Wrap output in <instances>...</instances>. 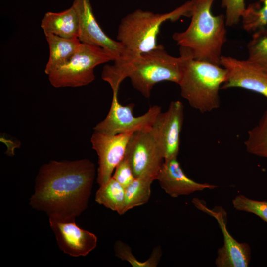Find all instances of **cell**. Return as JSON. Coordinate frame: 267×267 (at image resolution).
<instances>
[{
	"label": "cell",
	"mask_w": 267,
	"mask_h": 267,
	"mask_svg": "<svg viewBox=\"0 0 267 267\" xmlns=\"http://www.w3.org/2000/svg\"><path fill=\"white\" fill-rule=\"evenodd\" d=\"M95 173L94 164L86 159L45 164L36 177L30 204L49 217L75 219L88 207Z\"/></svg>",
	"instance_id": "1"
},
{
	"label": "cell",
	"mask_w": 267,
	"mask_h": 267,
	"mask_svg": "<svg viewBox=\"0 0 267 267\" xmlns=\"http://www.w3.org/2000/svg\"><path fill=\"white\" fill-rule=\"evenodd\" d=\"M185 57L169 54L164 46L140 54L128 62L114 61L104 66L101 78L110 86L113 91L119 90L120 84L129 78L132 86L144 97L149 98L155 84L170 81L178 85L183 71Z\"/></svg>",
	"instance_id": "2"
},
{
	"label": "cell",
	"mask_w": 267,
	"mask_h": 267,
	"mask_svg": "<svg viewBox=\"0 0 267 267\" xmlns=\"http://www.w3.org/2000/svg\"><path fill=\"white\" fill-rule=\"evenodd\" d=\"M191 0L190 23L184 31L174 33L172 38L194 59L220 65L222 48L227 40L225 15L212 13L215 0Z\"/></svg>",
	"instance_id": "3"
},
{
	"label": "cell",
	"mask_w": 267,
	"mask_h": 267,
	"mask_svg": "<svg viewBox=\"0 0 267 267\" xmlns=\"http://www.w3.org/2000/svg\"><path fill=\"white\" fill-rule=\"evenodd\" d=\"M191 0L171 11L155 13L137 9L124 17L119 25L117 40L123 45L125 56L119 62H129L140 54L157 48V36L163 23L175 22L182 17H190Z\"/></svg>",
	"instance_id": "4"
},
{
	"label": "cell",
	"mask_w": 267,
	"mask_h": 267,
	"mask_svg": "<svg viewBox=\"0 0 267 267\" xmlns=\"http://www.w3.org/2000/svg\"><path fill=\"white\" fill-rule=\"evenodd\" d=\"M185 59L178 85L181 96L191 107L204 113L220 106L219 90L227 79L222 66L196 60L186 49L180 48Z\"/></svg>",
	"instance_id": "5"
},
{
	"label": "cell",
	"mask_w": 267,
	"mask_h": 267,
	"mask_svg": "<svg viewBox=\"0 0 267 267\" xmlns=\"http://www.w3.org/2000/svg\"><path fill=\"white\" fill-rule=\"evenodd\" d=\"M114 60V57L101 47L81 43L71 59L49 73L48 79L55 88L86 86L95 79L97 66Z\"/></svg>",
	"instance_id": "6"
},
{
	"label": "cell",
	"mask_w": 267,
	"mask_h": 267,
	"mask_svg": "<svg viewBox=\"0 0 267 267\" xmlns=\"http://www.w3.org/2000/svg\"><path fill=\"white\" fill-rule=\"evenodd\" d=\"M118 91H113L112 102L106 117L93 128L94 131L110 134L149 131L158 115L162 111L158 105L150 106L143 115L135 117L133 113L134 105L121 104L118 100Z\"/></svg>",
	"instance_id": "7"
},
{
	"label": "cell",
	"mask_w": 267,
	"mask_h": 267,
	"mask_svg": "<svg viewBox=\"0 0 267 267\" xmlns=\"http://www.w3.org/2000/svg\"><path fill=\"white\" fill-rule=\"evenodd\" d=\"M124 158L130 165L135 178L147 176L155 180L164 161L162 152L150 131L133 133Z\"/></svg>",
	"instance_id": "8"
},
{
	"label": "cell",
	"mask_w": 267,
	"mask_h": 267,
	"mask_svg": "<svg viewBox=\"0 0 267 267\" xmlns=\"http://www.w3.org/2000/svg\"><path fill=\"white\" fill-rule=\"evenodd\" d=\"M183 119V103L179 100L173 101L165 112L158 115L150 130L164 160L177 158Z\"/></svg>",
	"instance_id": "9"
},
{
	"label": "cell",
	"mask_w": 267,
	"mask_h": 267,
	"mask_svg": "<svg viewBox=\"0 0 267 267\" xmlns=\"http://www.w3.org/2000/svg\"><path fill=\"white\" fill-rule=\"evenodd\" d=\"M133 133L110 134L94 130L90 142L98 156L96 181L99 186L112 178L116 167L124 157L127 144Z\"/></svg>",
	"instance_id": "10"
},
{
	"label": "cell",
	"mask_w": 267,
	"mask_h": 267,
	"mask_svg": "<svg viewBox=\"0 0 267 267\" xmlns=\"http://www.w3.org/2000/svg\"><path fill=\"white\" fill-rule=\"evenodd\" d=\"M72 5L78 14L80 42L101 47L114 57V61L123 60L125 52L123 45L103 32L95 19L90 0H74Z\"/></svg>",
	"instance_id": "11"
},
{
	"label": "cell",
	"mask_w": 267,
	"mask_h": 267,
	"mask_svg": "<svg viewBox=\"0 0 267 267\" xmlns=\"http://www.w3.org/2000/svg\"><path fill=\"white\" fill-rule=\"evenodd\" d=\"M220 65L227 71V79L222 89H244L267 98V70L248 59L240 60L231 56L221 57Z\"/></svg>",
	"instance_id": "12"
},
{
	"label": "cell",
	"mask_w": 267,
	"mask_h": 267,
	"mask_svg": "<svg viewBox=\"0 0 267 267\" xmlns=\"http://www.w3.org/2000/svg\"><path fill=\"white\" fill-rule=\"evenodd\" d=\"M49 219L57 244L64 253L74 257L86 256L96 247V235L80 228L75 219L50 216Z\"/></svg>",
	"instance_id": "13"
},
{
	"label": "cell",
	"mask_w": 267,
	"mask_h": 267,
	"mask_svg": "<svg viewBox=\"0 0 267 267\" xmlns=\"http://www.w3.org/2000/svg\"><path fill=\"white\" fill-rule=\"evenodd\" d=\"M195 206L199 209H204L217 220L223 236V245L217 251L215 264L217 267H247L251 260V249L246 243L236 241L226 228V214L220 208L213 210L205 208L198 200Z\"/></svg>",
	"instance_id": "14"
},
{
	"label": "cell",
	"mask_w": 267,
	"mask_h": 267,
	"mask_svg": "<svg viewBox=\"0 0 267 267\" xmlns=\"http://www.w3.org/2000/svg\"><path fill=\"white\" fill-rule=\"evenodd\" d=\"M156 180L165 192L173 198L218 187L207 183H199L190 178L183 172L177 158L164 160Z\"/></svg>",
	"instance_id": "15"
},
{
	"label": "cell",
	"mask_w": 267,
	"mask_h": 267,
	"mask_svg": "<svg viewBox=\"0 0 267 267\" xmlns=\"http://www.w3.org/2000/svg\"><path fill=\"white\" fill-rule=\"evenodd\" d=\"M44 35L53 34L65 38H78L79 26L77 12L72 6L59 12H47L41 20Z\"/></svg>",
	"instance_id": "16"
},
{
	"label": "cell",
	"mask_w": 267,
	"mask_h": 267,
	"mask_svg": "<svg viewBox=\"0 0 267 267\" xmlns=\"http://www.w3.org/2000/svg\"><path fill=\"white\" fill-rule=\"evenodd\" d=\"M49 56L44 69L48 75L66 64L75 54L81 42L77 38H65L53 34L45 35Z\"/></svg>",
	"instance_id": "17"
},
{
	"label": "cell",
	"mask_w": 267,
	"mask_h": 267,
	"mask_svg": "<svg viewBox=\"0 0 267 267\" xmlns=\"http://www.w3.org/2000/svg\"><path fill=\"white\" fill-rule=\"evenodd\" d=\"M244 29L256 38L267 35V0L250 4L241 17Z\"/></svg>",
	"instance_id": "18"
},
{
	"label": "cell",
	"mask_w": 267,
	"mask_h": 267,
	"mask_svg": "<svg viewBox=\"0 0 267 267\" xmlns=\"http://www.w3.org/2000/svg\"><path fill=\"white\" fill-rule=\"evenodd\" d=\"M95 200L97 203L117 212L119 215L124 214L125 188L112 177L99 186Z\"/></svg>",
	"instance_id": "19"
},
{
	"label": "cell",
	"mask_w": 267,
	"mask_h": 267,
	"mask_svg": "<svg viewBox=\"0 0 267 267\" xmlns=\"http://www.w3.org/2000/svg\"><path fill=\"white\" fill-rule=\"evenodd\" d=\"M155 179L142 176L135 178L125 188L124 214L128 211L146 203L151 195V185Z\"/></svg>",
	"instance_id": "20"
},
{
	"label": "cell",
	"mask_w": 267,
	"mask_h": 267,
	"mask_svg": "<svg viewBox=\"0 0 267 267\" xmlns=\"http://www.w3.org/2000/svg\"><path fill=\"white\" fill-rule=\"evenodd\" d=\"M244 144L248 153L267 158V108L258 123L248 131Z\"/></svg>",
	"instance_id": "21"
},
{
	"label": "cell",
	"mask_w": 267,
	"mask_h": 267,
	"mask_svg": "<svg viewBox=\"0 0 267 267\" xmlns=\"http://www.w3.org/2000/svg\"><path fill=\"white\" fill-rule=\"evenodd\" d=\"M114 248L116 256L128 262L133 267H156L160 261L162 254L160 246H156L153 249L149 258L142 262L138 261L132 253L130 246L122 241H117Z\"/></svg>",
	"instance_id": "22"
},
{
	"label": "cell",
	"mask_w": 267,
	"mask_h": 267,
	"mask_svg": "<svg viewBox=\"0 0 267 267\" xmlns=\"http://www.w3.org/2000/svg\"><path fill=\"white\" fill-rule=\"evenodd\" d=\"M232 204L236 210L253 213L267 222V201L253 200L239 194L233 199Z\"/></svg>",
	"instance_id": "23"
},
{
	"label": "cell",
	"mask_w": 267,
	"mask_h": 267,
	"mask_svg": "<svg viewBox=\"0 0 267 267\" xmlns=\"http://www.w3.org/2000/svg\"><path fill=\"white\" fill-rule=\"evenodd\" d=\"M247 49V59L267 70V35L252 38Z\"/></svg>",
	"instance_id": "24"
},
{
	"label": "cell",
	"mask_w": 267,
	"mask_h": 267,
	"mask_svg": "<svg viewBox=\"0 0 267 267\" xmlns=\"http://www.w3.org/2000/svg\"><path fill=\"white\" fill-rule=\"evenodd\" d=\"M221 6L225 9L227 26L237 25L246 8L245 0H222Z\"/></svg>",
	"instance_id": "25"
},
{
	"label": "cell",
	"mask_w": 267,
	"mask_h": 267,
	"mask_svg": "<svg viewBox=\"0 0 267 267\" xmlns=\"http://www.w3.org/2000/svg\"><path fill=\"white\" fill-rule=\"evenodd\" d=\"M112 177L125 188L135 178L130 165L124 157L116 167Z\"/></svg>",
	"instance_id": "26"
}]
</instances>
